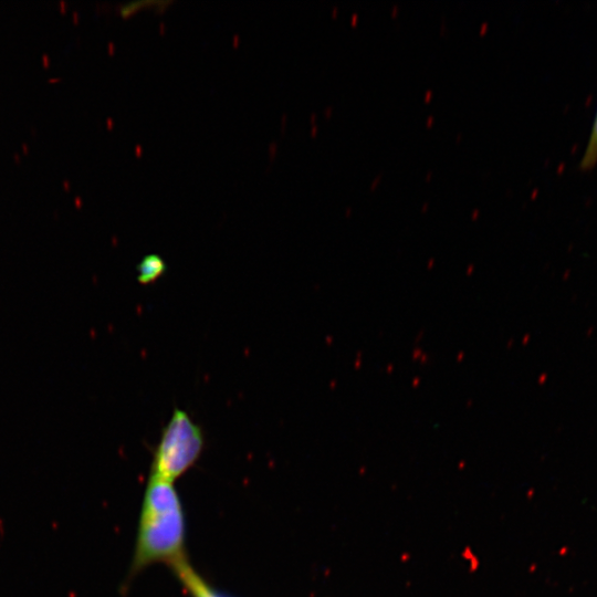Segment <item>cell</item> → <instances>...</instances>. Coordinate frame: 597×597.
<instances>
[{
	"instance_id": "1",
	"label": "cell",
	"mask_w": 597,
	"mask_h": 597,
	"mask_svg": "<svg viewBox=\"0 0 597 597\" xmlns=\"http://www.w3.org/2000/svg\"><path fill=\"white\" fill-rule=\"evenodd\" d=\"M185 519L172 483L149 478L145 492L133 568L184 559Z\"/></svg>"
},
{
	"instance_id": "2",
	"label": "cell",
	"mask_w": 597,
	"mask_h": 597,
	"mask_svg": "<svg viewBox=\"0 0 597 597\" xmlns=\"http://www.w3.org/2000/svg\"><path fill=\"white\" fill-rule=\"evenodd\" d=\"M202 448L201 428L185 410L175 408L155 451L150 478L174 483L197 461Z\"/></svg>"
},
{
	"instance_id": "3",
	"label": "cell",
	"mask_w": 597,
	"mask_h": 597,
	"mask_svg": "<svg viewBox=\"0 0 597 597\" xmlns=\"http://www.w3.org/2000/svg\"><path fill=\"white\" fill-rule=\"evenodd\" d=\"M192 597H219L184 559L171 565Z\"/></svg>"
},
{
	"instance_id": "4",
	"label": "cell",
	"mask_w": 597,
	"mask_h": 597,
	"mask_svg": "<svg viewBox=\"0 0 597 597\" xmlns=\"http://www.w3.org/2000/svg\"><path fill=\"white\" fill-rule=\"evenodd\" d=\"M167 266L158 254H147L137 264V280L140 284H149L159 279Z\"/></svg>"
},
{
	"instance_id": "5",
	"label": "cell",
	"mask_w": 597,
	"mask_h": 597,
	"mask_svg": "<svg viewBox=\"0 0 597 597\" xmlns=\"http://www.w3.org/2000/svg\"><path fill=\"white\" fill-rule=\"evenodd\" d=\"M597 163V114L588 139V144L583 156L580 167L583 169H590Z\"/></svg>"
}]
</instances>
